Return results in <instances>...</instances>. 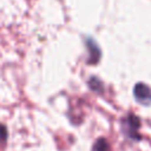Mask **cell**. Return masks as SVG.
Masks as SVG:
<instances>
[{"mask_svg":"<svg viewBox=\"0 0 151 151\" xmlns=\"http://www.w3.org/2000/svg\"><path fill=\"white\" fill-rule=\"evenodd\" d=\"M92 151H109V144L104 138H99L93 145Z\"/></svg>","mask_w":151,"mask_h":151,"instance_id":"obj_4","label":"cell"},{"mask_svg":"<svg viewBox=\"0 0 151 151\" xmlns=\"http://www.w3.org/2000/svg\"><path fill=\"white\" fill-rule=\"evenodd\" d=\"M139 126H140V120L138 117L133 114H129L122 122V129L124 133L129 138H132V139H140V136L138 133Z\"/></svg>","mask_w":151,"mask_h":151,"instance_id":"obj_1","label":"cell"},{"mask_svg":"<svg viewBox=\"0 0 151 151\" xmlns=\"http://www.w3.org/2000/svg\"><path fill=\"white\" fill-rule=\"evenodd\" d=\"M85 44H86L87 50H88V52H90L87 63H88V64H97V63L99 61V59H100V50H99L97 42H96L93 39L87 38V39L85 40Z\"/></svg>","mask_w":151,"mask_h":151,"instance_id":"obj_3","label":"cell"},{"mask_svg":"<svg viewBox=\"0 0 151 151\" xmlns=\"http://www.w3.org/2000/svg\"><path fill=\"white\" fill-rule=\"evenodd\" d=\"M133 94L138 103H140L143 105L151 104V88L147 85H145L143 83L136 84V86L133 88Z\"/></svg>","mask_w":151,"mask_h":151,"instance_id":"obj_2","label":"cell"},{"mask_svg":"<svg viewBox=\"0 0 151 151\" xmlns=\"http://www.w3.org/2000/svg\"><path fill=\"white\" fill-rule=\"evenodd\" d=\"M6 138H7V130H6V127L4 125L0 124V143L5 142Z\"/></svg>","mask_w":151,"mask_h":151,"instance_id":"obj_5","label":"cell"}]
</instances>
